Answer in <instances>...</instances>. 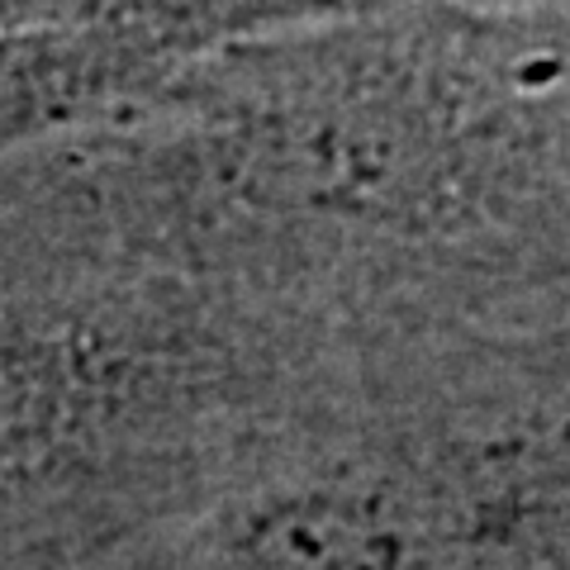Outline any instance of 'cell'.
<instances>
[{"label": "cell", "mask_w": 570, "mask_h": 570, "mask_svg": "<svg viewBox=\"0 0 570 570\" xmlns=\"http://www.w3.org/2000/svg\"><path fill=\"white\" fill-rule=\"evenodd\" d=\"M186 62L195 52L148 39L0 33V163L138 110Z\"/></svg>", "instance_id": "3"}, {"label": "cell", "mask_w": 570, "mask_h": 570, "mask_svg": "<svg viewBox=\"0 0 570 570\" xmlns=\"http://www.w3.org/2000/svg\"><path fill=\"white\" fill-rule=\"evenodd\" d=\"M566 328L404 356L247 452L153 570H570Z\"/></svg>", "instance_id": "2"}, {"label": "cell", "mask_w": 570, "mask_h": 570, "mask_svg": "<svg viewBox=\"0 0 570 570\" xmlns=\"http://www.w3.org/2000/svg\"><path fill=\"white\" fill-rule=\"evenodd\" d=\"M400 0H0V33L43 39H148L181 52H214L257 33L343 20Z\"/></svg>", "instance_id": "4"}, {"label": "cell", "mask_w": 570, "mask_h": 570, "mask_svg": "<svg viewBox=\"0 0 570 570\" xmlns=\"http://www.w3.org/2000/svg\"><path fill=\"white\" fill-rule=\"evenodd\" d=\"M566 0H400L224 43L0 163V266L347 347L566 328Z\"/></svg>", "instance_id": "1"}, {"label": "cell", "mask_w": 570, "mask_h": 570, "mask_svg": "<svg viewBox=\"0 0 570 570\" xmlns=\"http://www.w3.org/2000/svg\"><path fill=\"white\" fill-rule=\"evenodd\" d=\"M0 570H153V547L110 561H0Z\"/></svg>", "instance_id": "5"}]
</instances>
